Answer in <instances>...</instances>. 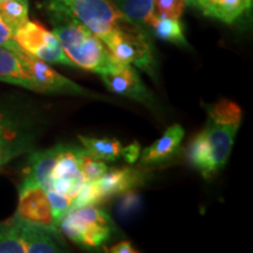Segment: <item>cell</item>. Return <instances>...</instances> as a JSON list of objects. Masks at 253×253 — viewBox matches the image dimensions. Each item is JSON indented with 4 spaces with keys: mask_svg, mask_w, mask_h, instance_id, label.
<instances>
[{
    "mask_svg": "<svg viewBox=\"0 0 253 253\" xmlns=\"http://www.w3.org/2000/svg\"><path fill=\"white\" fill-rule=\"evenodd\" d=\"M48 13L54 24L53 33L75 67L100 74L115 65L116 61L103 41L86 26L62 12L48 11Z\"/></svg>",
    "mask_w": 253,
    "mask_h": 253,
    "instance_id": "1",
    "label": "cell"
},
{
    "mask_svg": "<svg viewBox=\"0 0 253 253\" xmlns=\"http://www.w3.org/2000/svg\"><path fill=\"white\" fill-rule=\"evenodd\" d=\"M238 128L208 119L205 128L192 140L189 160L205 178H210L226 164Z\"/></svg>",
    "mask_w": 253,
    "mask_h": 253,
    "instance_id": "2",
    "label": "cell"
},
{
    "mask_svg": "<svg viewBox=\"0 0 253 253\" xmlns=\"http://www.w3.org/2000/svg\"><path fill=\"white\" fill-rule=\"evenodd\" d=\"M47 11L71 15L104 41L114 31L132 23L113 0H47Z\"/></svg>",
    "mask_w": 253,
    "mask_h": 253,
    "instance_id": "3",
    "label": "cell"
},
{
    "mask_svg": "<svg viewBox=\"0 0 253 253\" xmlns=\"http://www.w3.org/2000/svg\"><path fill=\"white\" fill-rule=\"evenodd\" d=\"M58 227L75 244L88 249L103 245L113 232L110 217L95 205L73 209L61 218Z\"/></svg>",
    "mask_w": 253,
    "mask_h": 253,
    "instance_id": "4",
    "label": "cell"
},
{
    "mask_svg": "<svg viewBox=\"0 0 253 253\" xmlns=\"http://www.w3.org/2000/svg\"><path fill=\"white\" fill-rule=\"evenodd\" d=\"M103 43L116 62L134 63L149 74H154V49L143 28L129 23L114 31Z\"/></svg>",
    "mask_w": 253,
    "mask_h": 253,
    "instance_id": "5",
    "label": "cell"
},
{
    "mask_svg": "<svg viewBox=\"0 0 253 253\" xmlns=\"http://www.w3.org/2000/svg\"><path fill=\"white\" fill-rule=\"evenodd\" d=\"M34 128L28 116L17 108L0 104V158L7 163L30 149L34 141Z\"/></svg>",
    "mask_w": 253,
    "mask_h": 253,
    "instance_id": "6",
    "label": "cell"
},
{
    "mask_svg": "<svg viewBox=\"0 0 253 253\" xmlns=\"http://www.w3.org/2000/svg\"><path fill=\"white\" fill-rule=\"evenodd\" d=\"M14 39L21 49L42 61L75 67L63 52L55 34L36 21L27 20L14 32Z\"/></svg>",
    "mask_w": 253,
    "mask_h": 253,
    "instance_id": "7",
    "label": "cell"
},
{
    "mask_svg": "<svg viewBox=\"0 0 253 253\" xmlns=\"http://www.w3.org/2000/svg\"><path fill=\"white\" fill-rule=\"evenodd\" d=\"M18 55L25 71L33 82V91L47 94L89 95L84 88L54 71L42 60L28 54L25 50L18 52Z\"/></svg>",
    "mask_w": 253,
    "mask_h": 253,
    "instance_id": "8",
    "label": "cell"
},
{
    "mask_svg": "<svg viewBox=\"0 0 253 253\" xmlns=\"http://www.w3.org/2000/svg\"><path fill=\"white\" fill-rule=\"evenodd\" d=\"M84 148L65 145L50 173L46 190L74 199L86 183L80 170V157Z\"/></svg>",
    "mask_w": 253,
    "mask_h": 253,
    "instance_id": "9",
    "label": "cell"
},
{
    "mask_svg": "<svg viewBox=\"0 0 253 253\" xmlns=\"http://www.w3.org/2000/svg\"><path fill=\"white\" fill-rule=\"evenodd\" d=\"M14 216L56 235L59 232L47 190L40 185L19 190V203Z\"/></svg>",
    "mask_w": 253,
    "mask_h": 253,
    "instance_id": "10",
    "label": "cell"
},
{
    "mask_svg": "<svg viewBox=\"0 0 253 253\" xmlns=\"http://www.w3.org/2000/svg\"><path fill=\"white\" fill-rule=\"evenodd\" d=\"M100 75L107 88L113 93L143 103L153 100L137 72L128 63L116 62L107 71L100 73Z\"/></svg>",
    "mask_w": 253,
    "mask_h": 253,
    "instance_id": "11",
    "label": "cell"
},
{
    "mask_svg": "<svg viewBox=\"0 0 253 253\" xmlns=\"http://www.w3.org/2000/svg\"><path fill=\"white\" fill-rule=\"evenodd\" d=\"M63 147L65 145L59 144L49 148V149L40 150L32 154L19 190L34 185H40L46 189L50 173L53 171V168H54L60 154L63 150Z\"/></svg>",
    "mask_w": 253,
    "mask_h": 253,
    "instance_id": "12",
    "label": "cell"
},
{
    "mask_svg": "<svg viewBox=\"0 0 253 253\" xmlns=\"http://www.w3.org/2000/svg\"><path fill=\"white\" fill-rule=\"evenodd\" d=\"M102 202L113 196L130 191L143 183V173L132 168L107 170L100 178L94 181Z\"/></svg>",
    "mask_w": 253,
    "mask_h": 253,
    "instance_id": "13",
    "label": "cell"
},
{
    "mask_svg": "<svg viewBox=\"0 0 253 253\" xmlns=\"http://www.w3.org/2000/svg\"><path fill=\"white\" fill-rule=\"evenodd\" d=\"M183 137H184V129L181 126L173 125L169 126L162 137L142 151L141 164L151 166L170 160L181 145Z\"/></svg>",
    "mask_w": 253,
    "mask_h": 253,
    "instance_id": "14",
    "label": "cell"
},
{
    "mask_svg": "<svg viewBox=\"0 0 253 253\" xmlns=\"http://www.w3.org/2000/svg\"><path fill=\"white\" fill-rule=\"evenodd\" d=\"M17 220L21 239H23L24 244L26 246V252L55 253L63 251L54 237L56 236V233L50 232V231L43 229V227L26 223V221L19 219V218H17Z\"/></svg>",
    "mask_w": 253,
    "mask_h": 253,
    "instance_id": "15",
    "label": "cell"
},
{
    "mask_svg": "<svg viewBox=\"0 0 253 253\" xmlns=\"http://www.w3.org/2000/svg\"><path fill=\"white\" fill-rule=\"evenodd\" d=\"M0 82L33 90V82L25 71L18 53L0 47Z\"/></svg>",
    "mask_w": 253,
    "mask_h": 253,
    "instance_id": "16",
    "label": "cell"
},
{
    "mask_svg": "<svg viewBox=\"0 0 253 253\" xmlns=\"http://www.w3.org/2000/svg\"><path fill=\"white\" fill-rule=\"evenodd\" d=\"M198 7L208 17L231 24L248 11L245 0H198Z\"/></svg>",
    "mask_w": 253,
    "mask_h": 253,
    "instance_id": "17",
    "label": "cell"
},
{
    "mask_svg": "<svg viewBox=\"0 0 253 253\" xmlns=\"http://www.w3.org/2000/svg\"><path fill=\"white\" fill-rule=\"evenodd\" d=\"M79 141L82 143V148L97 160L114 162L123 155L122 144L115 138H95L80 135Z\"/></svg>",
    "mask_w": 253,
    "mask_h": 253,
    "instance_id": "18",
    "label": "cell"
},
{
    "mask_svg": "<svg viewBox=\"0 0 253 253\" xmlns=\"http://www.w3.org/2000/svg\"><path fill=\"white\" fill-rule=\"evenodd\" d=\"M154 1L155 0H114L120 11L143 30L149 27L150 21L155 17Z\"/></svg>",
    "mask_w": 253,
    "mask_h": 253,
    "instance_id": "19",
    "label": "cell"
},
{
    "mask_svg": "<svg viewBox=\"0 0 253 253\" xmlns=\"http://www.w3.org/2000/svg\"><path fill=\"white\" fill-rule=\"evenodd\" d=\"M148 28L153 31L158 39L177 43V45H186L184 30L179 19L158 18L155 15Z\"/></svg>",
    "mask_w": 253,
    "mask_h": 253,
    "instance_id": "20",
    "label": "cell"
},
{
    "mask_svg": "<svg viewBox=\"0 0 253 253\" xmlns=\"http://www.w3.org/2000/svg\"><path fill=\"white\" fill-rule=\"evenodd\" d=\"M0 18L14 34L28 20V0L0 1Z\"/></svg>",
    "mask_w": 253,
    "mask_h": 253,
    "instance_id": "21",
    "label": "cell"
},
{
    "mask_svg": "<svg viewBox=\"0 0 253 253\" xmlns=\"http://www.w3.org/2000/svg\"><path fill=\"white\" fill-rule=\"evenodd\" d=\"M0 253H26L15 216L0 221Z\"/></svg>",
    "mask_w": 253,
    "mask_h": 253,
    "instance_id": "22",
    "label": "cell"
},
{
    "mask_svg": "<svg viewBox=\"0 0 253 253\" xmlns=\"http://www.w3.org/2000/svg\"><path fill=\"white\" fill-rule=\"evenodd\" d=\"M209 120L223 125L240 126L242 122V109L238 104L227 100H221L208 108Z\"/></svg>",
    "mask_w": 253,
    "mask_h": 253,
    "instance_id": "23",
    "label": "cell"
},
{
    "mask_svg": "<svg viewBox=\"0 0 253 253\" xmlns=\"http://www.w3.org/2000/svg\"><path fill=\"white\" fill-rule=\"evenodd\" d=\"M80 170L84 181L91 182L100 178V177L108 170V167L104 164L103 161L97 160V158L90 156V155L84 149L80 157Z\"/></svg>",
    "mask_w": 253,
    "mask_h": 253,
    "instance_id": "24",
    "label": "cell"
},
{
    "mask_svg": "<svg viewBox=\"0 0 253 253\" xmlns=\"http://www.w3.org/2000/svg\"><path fill=\"white\" fill-rule=\"evenodd\" d=\"M185 5V0H155L154 13L158 18L179 19Z\"/></svg>",
    "mask_w": 253,
    "mask_h": 253,
    "instance_id": "25",
    "label": "cell"
},
{
    "mask_svg": "<svg viewBox=\"0 0 253 253\" xmlns=\"http://www.w3.org/2000/svg\"><path fill=\"white\" fill-rule=\"evenodd\" d=\"M99 203H102V199L100 197L94 181L86 182L82 185L79 194L73 199L72 210L75 208L86 207V205H96Z\"/></svg>",
    "mask_w": 253,
    "mask_h": 253,
    "instance_id": "26",
    "label": "cell"
},
{
    "mask_svg": "<svg viewBox=\"0 0 253 253\" xmlns=\"http://www.w3.org/2000/svg\"><path fill=\"white\" fill-rule=\"evenodd\" d=\"M47 195H48L50 205H52L53 214H54L56 223L59 224L61 218L72 210L73 199L66 197L61 194H58L55 191H52V190H47Z\"/></svg>",
    "mask_w": 253,
    "mask_h": 253,
    "instance_id": "27",
    "label": "cell"
},
{
    "mask_svg": "<svg viewBox=\"0 0 253 253\" xmlns=\"http://www.w3.org/2000/svg\"><path fill=\"white\" fill-rule=\"evenodd\" d=\"M0 47H4L15 53L23 50L15 41L13 32L9 30V27L1 20V18H0Z\"/></svg>",
    "mask_w": 253,
    "mask_h": 253,
    "instance_id": "28",
    "label": "cell"
},
{
    "mask_svg": "<svg viewBox=\"0 0 253 253\" xmlns=\"http://www.w3.org/2000/svg\"><path fill=\"white\" fill-rule=\"evenodd\" d=\"M125 197L121 199V203H120V212L125 216H128L129 213L135 212L136 209H137V205L140 204V198L138 196L134 194L131 191L125 192Z\"/></svg>",
    "mask_w": 253,
    "mask_h": 253,
    "instance_id": "29",
    "label": "cell"
},
{
    "mask_svg": "<svg viewBox=\"0 0 253 253\" xmlns=\"http://www.w3.org/2000/svg\"><path fill=\"white\" fill-rule=\"evenodd\" d=\"M138 155H140V145H138V143H132L128 145L126 148H123L122 156L126 158V162H129L130 164L136 162Z\"/></svg>",
    "mask_w": 253,
    "mask_h": 253,
    "instance_id": "30",
    "label": "cell"
},
{
    "mask_svg": "<svg viewBox=\"0 0 253 253\" xmlns=\"http://www.w3.org/2000/svg\"><path fill=\"white\" fill-rule=\"evenodd\" d=\"M108 252H110V253H136L138 251L131 245L130 242H128V240H122V242H120L119 244L112 246V248L108 250Z\"/></svg>",
    "mask_w": 253,
    "mask_h": 253,
    "instance_id": "31",
    "label": "cell"
},
{
    "mask_svg": "<svg viewBox=\"0 0 253 253\" xmlns=\"http://www.w3.org/2000/svg\"><path fill=\"white\" fill-rule=\"evenodd\" d=\"M197 1H198V0H185L186 4H189V5H194V6L197 5Z\"/></svg>",
    "mask_w": 253,
    "mask_h": 253,
    "instance_id": "32",
    "label": "cell"
},
{
    "mask_svg": "<svg viewBox=\"0 0 253 253\" xmlns=\"http://www.w3.org/2000/svg\"><path fill=\"white\" fill-rule=\"evenodd\" d=\"M245 4H246V7H248V9H250L252 6V0H245Z\"/></svg>",
    "mask_w": 253,
    "mask_h": 253,
    "instance_id": "33",
    "label": "cell"
},
{
    "mask_svg": "<svg viewBox=\"0 0 253 253\" xmlns=\"http://www.w3.org/2000/svg\"><path fill=\"white\" fill-rule=\"evenodd\" d=\"M0 1H5V0H0Z\"/></svg>",
    "mask_w": 253,
    "mask_h": 253,
    "instance_id": "34",
    "label": "cell"
}]
</instances>
